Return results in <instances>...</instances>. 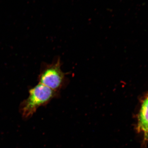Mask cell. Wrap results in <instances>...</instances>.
I'll use <instances>...</instances> for the list:
<instances>
[{
  "label": "cell",
  "instance_id": "4",
  "mask_svg": "<svg viewBox=\"0 0 148 148\" xmlns=\"http://www.w3.org/2000/svg\"><path fill=\"white\" fill-rule=\"evenodd\" d=\"M139 128L144 131L146 133V135H148V124L139 127Z\"/></svg>",
  "mask_w": 148,
  "mask_h": 148
},
{
  "label": "cell",
  "instance_id": "1",
  "mask_svg": "<svg viewBox=\"0 0 148 148\" xmlns=\"http://www.w3.org/2000/svg\"><path fill=\"white\" fill-rule=\"evenodd\" d=\"M58 92L40 83L30 88L29 96L20 105L19 110L23 118H30L39 107L45 106L56 97Z\"/></svg>",
  "mask_w": 148,
  "mask_h": 148
},
{
  "label": "cell",
  "instance_id": "2",
  "mask_svg": "<svg viewBox=\"0 0 148 148\" xmlns=\"http://www.w3.org/2000/svg\"><path fill=\"white\" fill-rule=\"evenodd\" d=\"M62 64L59 57L54 59L51 64L42 63L38 76V83L57 92L66 87L69 79L67 73L61 70Z\"/></svg>",
  "mask_w": 148,
  "mask_h": 148
},
{
  "label": "cell",
  "instance_id": "3",
  "mask_svg": "<svg viewBox=\"0 0 148 148\" xmlns=\"http://www.w3.org/2000/svg\"><path fill=\"white\" fill-rule=\"evenodd\" d=\"M148 124V98L144 101L139 116V127Z\"/></svg>",
  "mask_w": 148,
  "mask_h": 148
}]
</instances>
